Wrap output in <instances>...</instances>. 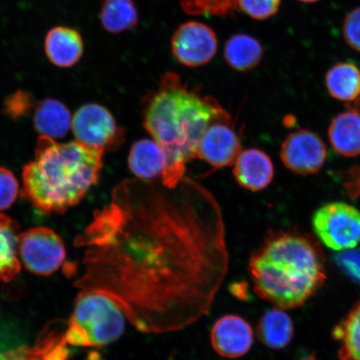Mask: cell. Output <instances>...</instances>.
Here are the masks:
<instances>
[{"mask_svg": "<svg viewBox=\"0 0 360 360\" xmlns=\"http://www.w3.org/2000/svg\"><path fill=\"white\" fill-rule=\"evenodd\" d=\"M100 19L107 32L120 34L139 24V12L134 0H103Z\"/></svg>", "mask_w": 360, "mask_h": 360, "instance_id": "7402d4cb", "label": "cell"}, {"mask_svg": "<svg viewBox=\"0 0 360 360\" xmlns=\"http://www.w3.org/2000/svg\"><path fill=\"white\" fill-rule=\"evenodd\" d=\"M143 123L165 153L166 168L160 180L174 188L186 177L187 165L197 159L202 134L216 121H231L217 100L202 96L175 72L162 75L157 89L142 101Z\"/></svg>", "mask_w": 360, "mask_h": 360, "instance_id": "7a4b0ae2", "label": "cell"}, {"mask_svg": "<svg viewBox=\"0 0 360 360\" xmlns=\"http://www.w3.org/2000/svg\"><path fill=\"white\" fill-rule=\"evenodd\" d=\"M348 107V110H354L359 112L360 114V96L358 97L356 101L346 105Z\"/></svg>", "mask_w": 360, "mask_h": 360, "instance_id": "f546056e", "label": "cell"}, {"mask_svg": "<svg viewBox=\"0 0 360 360\" xmlns=\"http://www.w3.org/2000/svg\"><path fill=\"white\" fill-rule=\"evenodd\" d=\"M264 49L257 39L245 34H237L224 44V57L227 65L238 72L255 69L262 60Z\"/></svg>", "mask_w": 360, "mask_h": 360, "instance_id": "ffe728a7", "label": "cell"}, {"mask_svg": "<svg viewBox=\"0 0 360 360\" xmlns=\"http://www.w3.org/2000/svg\"><path fill=\"white\" fill-rule=\"evenodd\" d=\"M298 1L305 3V4H313L315 2H318L319 0H298Z\"/></svg>", "mask_w": 360, "mask_h": 360, "instance_id": "1f68e13d", "label": "cell"}, {"mask_svg": "<svg viewBox=\"0 0 360 360\" xmlns=\"http://www.w3.org/2000/svg\"><path fill=\"white\" fill-rule=\"evenodd\" d=\"M171 49L180 64L199 67L213 60L218 49V39L210 26L198 21L180 25L171 40Z\"/></svg>", "mask_w": 360, "mask_h": 360, "instance_id": "9c48e42d", "label": "cell"}, {"mask_svg": "<svg viewBox=\"0 0 360 360\" xmlns=\"http://www.w3.org/2000/svg\"><path fill=\"white\" fill-rule=\"evenodd\" d=\"M233 166L236 182L247 191H262L272 183L274 178L271 158L257 148L243 150Z\"/></svg>", "mask_w": 360, "mask_h": 360, "instance_id": "4fadbf2b", "label": "cell"}, {"mask_svg": "<svg viewBox=\"0 0 360 360\" xmlns=\"http://www.w3.org/2000/svg\"><path fill=\"white\" fill-rule=\"evenodd\" d=\"M179 4L192 16L227 17L238 8L237 0H179Z\"/></svg>", "mask_w": 360, "mask_h": 360, "instance_id": "cb8c5ba5", "label": "cell"}, {"mask_svg": "<svg viewBox=\"0 0 360 360\" xmlns=\"http://www.w3.org/2000/svg\"><path fill=\"white\" fill-rule=\"evenodd\" d=\"M343 34L349 46L360 53V7L354 8L346 15Z\"/></svg>", "mask_w": 360, "mask_h": 360, "instance_id": "f1b7e54d", "label": "cell"}, {"mask_svg": "<svg viewBox=\"0 0 360 360\" xmlns=\"http://www.w3.org/2000/svg\"><path fill=\"white\" fill-rule=\"evenodd\" d=\"M210 342L219 356L229 359L241 358L253 346L254 330L240 315L225 314L211 328Z\"/></svg>", "mask_w": 360, "mask_h": 360, "instance_id": "7c38bea8", "label": "cell"}, {"mask_svg": "<svg viewBox=\"0 0 360 360\" xmlns=\"http://www.w3.org/2000/svg\"><path fill=\"white\" fill-rule=\"evenodd\" d=\"M70 111L56 98H44L34 110V125L40 136L53 139L65 137L71 128Z\"/></svg>", "mask_w": 360, "mask_h": 360, "instance_id": "2e32d148", "label": "cell"}, {"mask_svg": "<svg viewBox=\"0 0 360 360\" xmlns=\"http://www.w3.org/2000/svg\"><path fill=\"white\" fill-rule=\"evenodd\" d=\"M328 139L334 150L345 157L360 155V114L354 110L340 112L331 121Z\"/></svg>", "mask_w": 360, "mask_h": 360, "instance_id": "e0dca14e", "label": "cell"}, {"mask_svg": "<svg viewBox=\"0 0 360 360\" xmlns=\"http://www.w3.org/2000/svg\"><path fill=\"white\" fill-rule=\"evenodd\" d=\"M20 192L18 180L11 171L0 166V211L6 210L15 202Z\"/></svg>", "mask_w": 360, "mask_h": 360, "instance_id": "83f0119b", "label": "cell"}, {"mask_svg": "<svg viewBox=\"0 0 360 360\" xmlns=\"http://www.w3.org/2000/svg\"><path fill=\"white\" fill-rule=\"evenodd\" d=\"M282 0H237L238 7L252 19L265 20L280 10Z\"/></svg>", "mask_w": 360, "mask_h": 360, "instance_id": "484cf974", "label": "cell"}, {"mask_svg": "<svg viewBox=\"0 0 360 360\" xmlns=\"http://www.w3.org/2000/svg\"><path fill=\"white\" fill-rule=\"evenodd\" d=\"M44 47L49 61L62 69L77 65L84 51V39L79 31L61 25L48 31Z\"/></svg>", "mask_w": 360, "mask_h": 360, "instance_id": "5bb4252c", "label": "cell"}, {"mask_svg": "<svg viewBox=\"0 0 360 360\" xmlns=\"http://www.w3.org/2000/svg\"><path fill=\"white\" fill-rule=\"evenodd\" d=\"M124 314L101 292L81 290L67 323L65 340L75 347H103L122 335Z\"/></svg>", "mask_w": 360, "mask_h": 360, "instance_id": "5b68a950", "label": "cell"}, {"mask_svg": "<svg viewBox=\"0 0 360 360\" xmlns=\"http://www.w3.org/2000/svg\"><path fill=\"white\" fill-rule=\"evenodd\" d=\"M281 159L285 168L300 175L314 174L325 165L327 148L323 139L309 129H298L283 141Z\"/></svg>", "mask_w": 360, "mask_h": 360, "instance_id": "30bf717a", "label": "cell"}, {"mask_svg": "<svg viewBox=\"0 0 360 360\" xmlns=\"http://www.w3.org/2000/svg\"><path fill=\"white\" fill-rule=\"evenodd\" d=\"M312 224L323 245L336 251L356 247L360 243V211L346 202H330L315 211Z\"/></svg>", "mask_w": 360, "mask_h": 360, "instance_id": "8992f818", "label": "cell"}, {"mask_svg": "<svg viewBox=\"0 0 360 360\" xmlns=\"http://www.w3.org/2000/svg\"><path fill=\"white\" fill-rule=\"evenodd\" d=\"M328 94L336 101L349 105L360 96V69L352 62H340L326 75Z\"/></svg>", "mask_w": 360, "mask_h": 360, "instance_id": "d6986e66", "label": "cell"}, {"mask_svg": "<svg viewBox=\"0 0 360 360\" xmlns=\"http://www.w3.org/2000/svg\"><path fill=\"white\" fill-rule=\"evenodd\" d=\"M334 260L346 276L360 285V248L340 251Z\"/></svg>", "mask_w": 360, "mask_h": 360, "instance_id": "4316f807", "label": "cell"}, {"mask_svg": "<svg viewBox=\"0 0 360 360\" xmlns=\"http://www.w3.org/2000/svg\"><path fill=\"white\" fill-rule=\"evenodd\" d=\"M333 336L340 344V360H360V301L335 328Z\"/></svg>", "mask_w": 360, "mask_h": 360, "instance_id": "603a6c76", "label": "cell"}, {"mask_svg": "<svg viewBox=\"0 0 360 360\" xmlns=\"http://www.w3.org/2000/svg\"><path fill=\"white\" fill-rule=\"evenodd\" d=\"M71 128L76 141L103 152L114 150L124 139V130L111 112L98 103L81 106L72 119Z\"/></svg>", "mask_w": 360, "mask_h": 360, "instance_id": "52a82bcc", "label": "cell"}, {"mask_svg": "<svg viewBox=\"0 0 360 360\" xmlns=\"http://www.w3.org/2000/svg\"><path fill=\"white\" fill-rule=\"evenodd\" d=\"M240 138L231 126V121L211 124L201 138L197 159L214 169L235 165L242 152Z\"/></svg>", "mask_w": 360, "mask_h": 360, "instance_id": "8fae6325", "label": "cell"}, {"mask_svg": "<svg viewBox=\"0 0 360 360\" xmlns=\"http://www.w3.org/2000/svg\"><path fill=\"white\" fill-rule=\"evenodd\" d=\"M298 360H318V359L316 358V355H315L314 354H312L307 355V356L301 358Z\"/></svg>", "mask_w": 360, "mask_h": 360, "instance_id": "4dcf8cb0", "label": "cell"}, {"mask_svg": "<svg viewBox=\"0 0 360 360\" xmlns=\"http://www.w3.org/2000/svg\"><path fill=\"white\" fill-rule=\"evenodd\" d=\"M19 254L30 272L49 276L60 269L66 257L61 238L52 229L37 227L20 233Z\"/></svg>", "mask_w": 360, "mask_h": 360, "instance_id": "ba28073f", "label": "cell"}, {"mask_svg": "<svg viewBox=\"0 0 360 360\" xmlns=\"http://www.w3.org/2000/svg\"><path fill=\"white\" fill-rule=\"evenodd\" d=\"M128 164L136 179L155 182L163 176L166 158L163 150L154 139H143L134 143L129 152Z\"/></svg>", "mask_w": 360, "mask_h": 360, "instance_id": "9a60e30c", "label": "cell"}, {"mask_svg": "<svg viewBox=\"0 0 360 360\" xmlns=\"http://www.w3.org/2000/svg\"><path fill=\"white\" fill-rule=\"evenodd\" d=\"M248 269L259 298L283 310L301 307L326 280L319 243L296 232L270 235L252 254Z\"/></svg>", "mask_w": 360, "mask_h": 360, "instance_id": "3957f363", "label": "cell"}, {"mask_svg": "<svg viewBox=\"0 0 360 360\" xmlns=\"http://www.w3.org/2000/svg\"><path fill=\"white\" fill-rule=\"evenodd\" d=\"M37 105L32 94L19 89L10 94L4 102V114L13 120H18L30 114Z\"/></svg>", "mask_w": 360, "mask_h": 360, "instance_id": "d4e9b609", "label": "cell"}, {"mask_svg": "<svg viewBox=\"0 0 360 360\" xmlns=\"http://www.w3.org/2000/svg\"><path fill=\"white\" fill-rule=\"evenodd\" d=\"M20 226L15 220L0 214V281H13L20 271L18 257Z\"/></svg>", "mask_w": 360, "mask_h": 360, "instance_id": "44dd1931", "label": "cell"}, {"mask_svg": "<svg viewBox=\"0 0 360 360\" xmlns=\"http://www.w3.org/2000/svg\"><path fill=\"white\" fill-rule=\"evenodd\" d=\"M294 333V323L290 315L278 308L265 312L256 326V336L260 343L274 350L286 348Z\"/></svg>", "mask_w": 360, "mask_h": 360, "instance_id": "ac0fdd59", "label": "cell"}, {"mask_svg": "<svg viewBox=\"0 0 360 360\" xmlns=\"http://www.w3.org/2000/svg\"><path fill=\"white\" fill-rule=\"evenodd\" d=\"M75 245L84 249L75 286L109 297L145 334L177 332L205 317L229 269L219 202L187 176L174 188L124 180Z\"/></svg>", "mask_w": 360, "mask_h": 360, "instance_id": "6da1fadb", "label": "cell"}, {"mask_svg": "<svg viewBox=\"0 0 360 360\" xmlns=\"http://www.w3.org/2000/svg\"><path fill=\"white\" fill-rule=\"evenodd\" d=\"M103 153L77 141L60 143L40 136L34 160L22 169V198L43 213L65 212L98 181Z\"/></svg>", "mask_w": 360, "mask_h": 360, "instance_id": "277c9868", "label": "cell"}]
</instances>
